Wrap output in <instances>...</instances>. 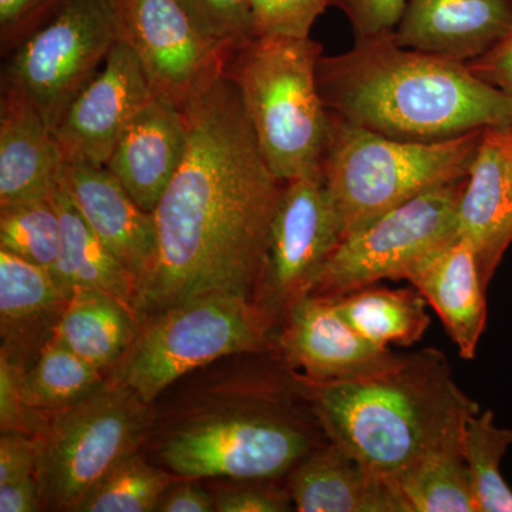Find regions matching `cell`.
Segmentation results:
<instances>
[{
  "label": "cell",
  "instance_id": "cell-39",
  "mask_svg": "<svg viewBox=\"0 0 512 512\" xmlns=\"http://www.w3.org/2000/svg\"><path fill=\"white\" fill-rule=\"evenodd\" d=\"M201 480L180 477L165 491L156 512H214V493L200 485Z\"/></svg>",
  "mask_w": 512,
  "mask_h": 512
},
{
  "label": "cell",
  "instance_id": "cell-31",
  "mask_svg": "<svg viewBox=\"0 0 512 512\" xmlns=\"http://www.w3.org/2000/svg\"><path fill=\"white\" fill-rule=\"evenodd\" d=\"M202 32L225 52L255 37L251 0H181Z\"/></svg>",
  "mask_w": 512,
  "mask_h": 512
},
{
  "label": "cell",
  "instance_id": "cell-20",
  "mask_svg": "<svg viewBox=\"0 0 512 512\" xmlns=\"http://www.w3.org/2000/svg\"><path fill=\"white\" fill-rule=\"evenodd\" d=\"M285 484L299 512H407L392 481L329 439L289 471Z\"/></svg>",
  "mask_w": 512,
  "mask_h": 512
},
{
  "label": "cell",
  "instance_id": "cell-15",
  "mask_svg": "<svg viewBox=\"0 0 512 512\" xmlns=\"http://www.w3.org/2000/svg\"><path fill=\"white\" fill-rule=\"evenodd\" d=\"M60 183L94 234L126 266L138 293L157 262L158 235L153 212L144 211L114 175L100 165L64 164Z\"/></svg>",
  "mask_w": 512,
  "mask_h": 512
},
{
  "label": "cell",
  "instance_id": "cell-24",
  "mask_svg": "<svg viewBox=\"0 0 512 512\" xmlns=\"http://www.w3.org/2000/svg\"><path fill=\"white\" fill-rule=\"evenodd\" d=\"M62 222V247L52 275L64 295L76 288L99 289L126 303L134 311L137 285L107 245L89 227L62 183L55 192Z\"/></svg>",
  "mask_w": 512,
  "mask_h": 512
},
{
  "label": "cell",
  "instance_id": "cell-10",
  "mask_svg": "<svg viewBox=\"0 0 512 512\" xmlns=\"http://www.w3.org/2000/svg\"><path fill=\"white\" fill-rule=\"evenodd\" d=\"M466 183L467 177L423 192L343 238L309 295L336 299L382 279L402 281L424 258L460 237L458 207Z\"/></svg>",
  "mask_w": 512,
  "mask_h": 512
},
{
  "label": "cell",
  "instance_id": "cell-11",
  "mask_svg": "<svg viewBox=\"0 0 512 512\" xmlns=\"http://www.w3.org/2000/svg\"><path fill=\"white\" fill-rule=\"evenodd\" d=\"M342 239V224L322 170L286 181L255 299L278 330L289 309L309 295Z\"/></svg>",
  "mask_w": 512,
  "mask_h": 512
},
{
  "label": "cell",
  "instance_id": "cell-26",
  "mask_svg": "<svg viewBox=\"0 0 512 512\" xmlns=\"http://www.w3.org/2000/svg\"><path fill=\"white\" fill-rule=\"evenodd\" d=\"M106 380L103 372L53 339L36 362L19 373V390L29 410L49 414L82 402Z\"/></svg>",
  "mask_w": 512,
  "mask_h": 512
},
{
  "label": "cell",
  "instance_id": "cell-21",
  "mask_svg": "<svg viewBox=\"0 0 512 512\" xmlns=\"http://www.w3.org/2000/svg\"><path fill=\"white\" fill-rule=\"evenodd\" d=\"M404 279L439 315L458 355L473 360L487 323V288L470 241L460 235L424 258Z\"/></svg>",
  "mask_w": 512,
  "mask_h": 512
},
{
  "label": "cell",
  "instance_id": "cell-17",
  "mask_svg": "<svg viewBox=\"0 0 512 512\" xmlns=\"http://www.w3.org/2000/svg\"><path fill=\"white\" fill-rule=\"evenodd\" d=\"M188 141L183 110L153 94L127 124L106 168L144 211L154 214L184 163Z\"/></svg>",
  "mask_w": 512,
  "mask_h": 512
},
{
  "label": "cell",
  "instance_id": "cell-3",
  "mask_svg": "<svg viewBox=\"0 0 512 512\" xmlns=\"http://www.w3.org/2000/svg\"><path fill=\"white\" fill-rule=\"evenodd\" d=\"M316 79L329 113L394 140L433 143L512 126V101L466 63L407 49L394 33L320 57Z\"/></svg>",
  "mask_w": 512,
  "mask_h": 512
},
{
  "label": "cell",
  "instance_id": "cell-23",
  "mask_svg": "<svg viewBox=\"0 0 512 512\" xmlns=\"http://www.w3.org/2000/svg\"><path fill=\"white\" fill-rule=\"evenodd\" d=\"M140 325L136 312L109 293L76 288L53 339L107 376L126 355Z\"/></svg>",
  "mask_w": 512,
  "mask_h": 512
},
{
  "label": "cell",
  "instance_id": "cell-19",
  "mask_svg": "<svg viewBox=\"0 0 512 512\" xmlns=\"http://www.w3.org/2000/svg\"><path fill=\"white\" fill-rule=\"evenodd\" d=\"M67 301L49 271L0 249V357L28 370L55 338Z\"/></svg>",
  "mask_w": 512,
  "mask_h": 512
},
{
  "label": "cell",
  "instance_id": "cell-25",
  "mask_svg": "<svg viewBox=\"0 0 512 512\" xmlns=\"http://www.w3.org/2000/svg\"><path fill=\"white\" fill-rule=\"evenodd\" d=\"M333 302L349 325L377 348L412 346L430 326L429 303L416 288L389 289L373 285Z\"/></svg>",
  "mask_w": 512,
  "mask_h": 512
},
{
  "label": "cell",
  "instance_id": "cell-9",
  "mask_svg": "<svg viewBox=\"0 0 512 512\" xmlns=\"http://www.w3.org/2000/svg\"><path fill=\"white\" fill-rule=\"evenodd\" d=\"M126 39L123 0H59L3 56L2 89L23 94L55 131L64 110Z\"/></svg>",
  "mask_w": 512,
  "mask_h": 512
},
{
  "label": "cell",
  "instance_id": "cell-22",
  "mask_svg": "<svg viewBox=\"0 0 512 512\" xmlns=\"http://www.w3.org/2000/svg\"><path fill=\"white\" fill-rule=\"evenodd\" d=\"M63 158L52 128L32 101L12 89L0 96V205L55 195Z\"/></svg>",
  "mask_w": 512,
  "mask_h": 512
},
{
  "label": "cell",
  "instance_id": "cell-12",
  "mask_svg": "<svg viewBox=\"0 0 512 512\" xmlns=\"http://www.w3.org/2000/svg\"><path fill=\"white\" fill-rule=\"evenodd\" d=\"M126 40L156 96L178 109L222 74L227 52L205 35L181 0H123Z\"/></svg>",
  "mask_w": 512,
  "mask_h": 512
},
{
  "label": "cell",
  "instance_id": "cell-18",
  "mask_svg": "<svg viewBox=\"0 0 512 512\" xmlns=\"http://www.w3.org/2000/svg\"><path fill=\"white\" fill-rule=\"evenodd\" d=\"M512 29V0H407L394 39L467 63L487 53Z\"/></svg>",
  "mask_w": 512,
  "mask_h": 512
},
{
  "label": "cell",
  "instance_id": "cell-38",
  "mask_svg": "<svg viewBox=\"0 0 512 512\" xmlns=\"http://www.w3.org/2000/svg\"><path fill=\"white\" fill-rule=\"evenodd\" d=\"M466 64L478 79L512 101V29L487 53Z\"/></svg>",
  "mask_w": 512,
  "mask_h": 512
},
{
  "label": "cell",
  "instance_id": "cell-28",
  "mask_svg": "<svg viewBox=\"0 0 512 512\" xmlns=\"http://www.w3.org/2000/svg\"><path fill=\"white\" fill-rule=\"evenodd\" d=\"M407 512H476L461 451L436 454L393 481Z\"/></svg>",
  "mask_w": 512,
  "mask_h": 512
},
{
  "label": "cell",
  "instance_id": "cell-30",
  "mask_svg": "<svg viewBox=\"0 0 512 512\" xmlns=\"http://www.w3.org/2000/svg\"><path fill=\"white\" fill-rule=\"evenodd\" d=\"M60 247L62 222L55 195L0 205V249L52 274Z\"/></svg>",
  "mask_w": 512,
  "mask_h": 512
},
{
  "label": "cell",
  "instance_id": "cell-37",
  "mask_svg": "<svg viewBox=\"0 0 512 512\" xmlns=\"http://www.w3.org/2000/svg\"><path fill=\"white\" fill-rule=\"evenodd\" d=\"M37 440L26 433L0 437V485L36 477Z\"/></svg>",
  "mask_w": 512,
  "mask_h": 512
},
{
  "label": "cell",
  "instance_id": "cell-35",
  "mask_svg": "<svg viewBox=\"0 0 512 512\" xmlns=\"http://www.w3.org/2000/svg\"><path fill=\"white\" fill-rule=\"evenodd\" d=\"M19 370L0 357V430L36 436L45 414L29 410L19 390Z\"/></svg>",
  "mask_w": 512,
  "mask_h": 512
},
{
  "label": "cell",
  "instance_id": "cell-29",
  "mask_svg": "<svg viewBox=\"0 0 512 512\" xmlns=\"http://www.w3.org/2000/svg\"><path fill=\"white\" fill-rule=\"evenodd\" d=\"M178 478L138 450L101 478L76 512L157 511L165 491Z\"/></svg>",
  "mask_w": 512,
  "mask_h": 512
},
{
  "label": "cell",
  "instance_id": "cell-32",
  "mask_svg": "<svg viewBox=\"0 0 512 512\" xmlns=\"http://www.w3.org/2000/svg\"><path fill=\"white\" fill-rule=\"evenodd\" d=\"M256 36L311 37L330 0H251Z\"/></svg>",
  "mask_w": 512,
  "mask_h": 512
},
{
  "label": "cell",
  "instance_id": "cell-34",
  "mask_svg": "<svg viewBox=\"0 0 512 512\" xmlns=\"http://www.w3.org/2000/svg\"><path fill=\"white\" fill-rule=\"evenodd\" d=\"M330 5L338 6L348 16L356 39H367L394 33L407 0H330Z\"/></svg>",
  "mask_w": 512,
  "mask_h": 512
},
{
  "label": "cell",
  "instance_id": "cell-5",
  "mask_svg": "<svg viewBox=\"0 0 512 512\" xmlns=\"http://www.w3.org/2000/svg\"><path fill=\"white\" fill-rule=\"evenodd\" d=\"M323 47L311 37L255 36L229 50L222 74L237 87L262 156L282 183L320 170L330 116L316 69Z\"/></svg>",
  "mask_w": 512,
  "mask_h": 512
},
{
  "label": "cell",
  "instance_id": "cell-40",
  "mask_svg": "<svg viewBox=\"0 0 512 512\" xmlns=\"http://www.w3.org/2000/svg\"><path fill=\"white\" fill-rule=\"evenodd\" d=\"M37 511H43V504L36 477L0 485V512Z\"/></svg>",
  "mask_w": 512,
  "mask_h": 512
},
{
  "label": "cell",
  "instance_id": "cell-8",
  "mask_svg": "<svg viewBox=\"0 0 512 512\" xmlns=\"http://www.w3.org/2000/svg\"><path fill=\"white\" fill-rule=\"evenodd\" d=\"M153 416V404L110 377L82 402L45 414L35 436L43 511L76 512L101 478L143 448Z\"/></svg>",
  "mask_w": 512,
  "mask_h": 512
},
{
  "label": "cell",
  "instance_id": "cell-6",
  "mask_svg": "<svg viewBox=\"0 0 512 512\" xmlns=\"http://www.w3.org/2000/svg\"><path fill=\"white\" fill-rule=\"evenodd\" d=\"M329 116L320 170L343 238L423 192L468 177L484 131L420 143L380 136L335 114Z\"/></svg>",
  "mask_w": 512,
  "mask_h": 512
},
{
  "label": "cell",
  "instance_id": "cell-27",
  "mask_svg": "<svg viewBox=\"0 0 512 512\" xmlns=\"http://www.w3.org/2000/svg\"><path fill=\"white\" fill-rule=\"evenodd\" d=\"M512 444V429L497 426L485 410L467 421L461 454L470 474L476 512H512V490L501 476V461Z\"/></svg>",
  "mask_w": 512,
  "mask_h": 512
},
{
  "label": "cell",
  "instance_id": "cell-33",
  "mask_svg": "<svg viewBox=\"0 0 512 512\" xmlns=\"http://www.w3.org/2000/svg\"><path fill=\"white\" fill-rule=\"evenodd\" d=\"M279 480H234L214 493L218 512H288L295 505Z\"/></svg>",
  "mask_w": 512,
  "mask_h": 512
},
{
  "label": "cell",
  "instance_id": "cell-14",
  "mask_svg": "<svg viewBox=\"0 0 512 512\" xmlns=\"http://www.w3.org/2000/svg\"><path fill=\"white\" fill-rule=\"evenodd\" d=\"M276 350L286 365L312 383L377 375L402 357L357 333L333 299L311 295L286 313L276 335Z\"/></svg>",
  "mask_w": 512,
  "mask_h": 512
},
{
  "label": "cell",
  "instance_id": "cell-7",
  "mask_svg": "<svg viewBox=\"0 0 512 512\" xmlns=\"http://www.w3.org/2000/svg\"><path fill=\"white\" fill-rule=\"evenodd\" d=\"M276 335L255 302L211 293L144 319L107 377L154 404L178 380L224 357L276 350Z\"/></svg>",
  "mask_w": 512,
  "mask_h": 512
},
{
  "label": "cell",
  "instance_id": "cell-13",
  "mask_svg": "<svg viewBox=\"0 0 512 512\" xmlns=\"http://www.w3.org/2000/svg\"><path fill=\"white\" fill-rule=\"evenodd\" d=\"M153 94L136 50L121 40L53 131L63 163L106 167L127 124Z\"/></svg>",
  "mask_w": 512,
  "mask_h": 512
},
{
  "label": "cell",
  "instance_id": "cell-16",
  "mask_svg": "<svg viewBox=\"0 0 512 512\" xmlns=\"http://www.w3.org/2000/svg\"><path fill=\"white\" fill-rule=\"evenodd\" d=\"M485 288L512 244V126L484 128L458 207Z\"/></svg>",
  "mask_w": 512,
  "mask_h": 512
},
{
  "label": "cell",
  "instance_id": "cell-2",
  "mask_svg": "<svg viewBox=\"0 0 512 512\" xmlns=\"http://www.w3.org/2000/svg\"><path fill=\"white\" fill-rule=\"evenodd\" d=\"M168 390L141 451L178 477L285 480L328 441L302 376L278 350L224 357Z\"/></svg>",
  "mask_w": 512,
  "mask_h": 512
},
{
  "label": "cell",
  "instance_id": "cell-4",
  "mask_svg": "<svg viewBox=\"0 0 512 512\" xmlns=\"http://www.w3.org/2000/svg\"><path fill=\"white\" fill-rule=\"evenodd\" d=\"M303 383L326 437L392 483L426 458L461 451L467 421L480 413L434 348L377 375Z\"/></svg>",
  "mask_w": 512,
  "mask_h": 512
},
{
  "label": "cell",
  "instance_id": "cell-1",
  "mask_svg": "<svg viewBox=\"0 0 512 512\" xmlns=\"http://www.w3.org/2000/svg\"><path fill=\"white\" fill-rule=\"evenodd\" d=\"M183 113L187 156L154 211L157 262L134 302L140 322L211 293L255 302L284 187L224 74Z\"/></svg>",
  "mask_w": 512,
  "mask_h": 512
},
{
  "label": "cell",
  "instance_id": "cell-36",
  "mask_svg": "<svg viewBox=\"0 0 512 512\" xmlns=\"http://www.w3.org/2000/svg\"><path fill=\"white\" fill-rule=\"evenodd\" d=\"M59 0H0V49L8 55L49 15Z\"/></svg>",
  "mask_w": 512,
  "mask_h": 512
}]
</instances>
